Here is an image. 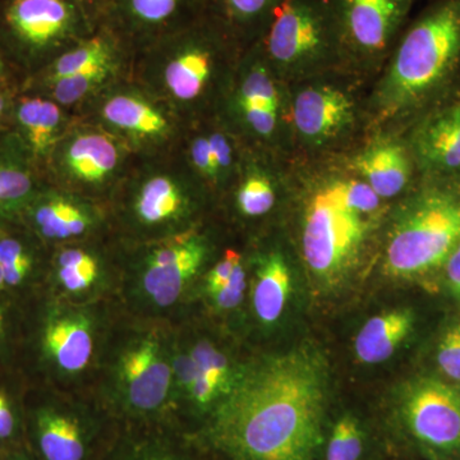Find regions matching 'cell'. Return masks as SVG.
<instances>
[{
    "mask_svg": "<svg viewBox=\"0 0 460 460\" xmlns=\"http://www.w3.org/2000/svg\"><path fill=\"white\" fill-rule=\"evenodd\" d=\"M460 242V183L425 180L390 206L378 256L381 270L410 280L444 269Z\"/></svg>",
    "mask_w": 460,
    "mask_h": 460,
    "instance_id": "8992f818",
    "label": "cell"
},
{
    "mask_svg": "<svg viewBox=\"0 0 460 460\" xmlns=\"http://www.w3.org/2000/svg\"><path fill=\"white\" fill-rule=\"evenodd\" d=\"M39 444L47 460H83L84 443L77 422L54 411L38 417Z\"/></svg>",
    "mask_w": 460,
    "mask_h": 460,
    "instance_id": "4dcf8cb0",
    "label": "cell"
},
{
    "mask_svg": "<svg viewBox=\"0 0 460 460\" xmlns=\"http://www.w3.org/2000/svg\"><path fill=\"white\" fill-rule=\"evenodd\" d=\"M363 450V438L357 420L345 416L332 429L326 460H358Z\"/></svg>",
    "mask_w": 460,
    "mask_h": 460,
    "instance_id": "836d02e7",
    "label": "cell"
},
{
    "mask_svg": "<svg viewBox=\"0 0 460 460\" xmlns=\"http://www.w3.org/2000/svg\"><path fill=\"white\" fill-rule=\"evenodd\" d=\"M372 84L341 68L288 84L290 156H343L362 144L371 132Z\"/></svg>",
    "mask_w": 460,
    "mask_h": 460,
    "instance_id": "52a82bcc",
    "label": "cell"
},
{
    "mask_svg": "<svg viewBox=\"0 0 460 460\" xmlns=\"http://www.w3.org/2000/svg\"><path fill=\"white\" fill-rule=\"evenodd\" d=\"M247 147L217 113L187 123L177 153L215 210L237 177Z\"/></svg>",
    "mask_w": 460,
    "mask_h": 460,
    "instance_id": "2e32d148",
    "label": "cell"
},
{
    "mask_svg": "<svg viewBox=\"0 0 460 460\" xmlns=\"http://www.w3.org/2000/svg\"><path fill=\"white\" fill-rule=\"evenodd\" d=\"M445 278H447V286L450 292L458 299L460 304V242L452 255L447 259L444 266Z\"/></svg>",
    "mask_w": 460,
    "mask_h": 460,
    "instance_id": "f35d334b",
    "label": "cell"
},
{
    "mask_svg": "<svg viewBox=\"0 0 460 460\" xmlns=\"http://www.w3.org/2000/svg\"><path fill=\"white\" fill-rule=\"evenodd\" d=\"M119 378L127 404L132 410L151 413L164 405L172 370L159 343L154 339H144L124 352Z\"/></svg>",
    "mask_w": 460,
    "mask_h": 460,
    "instance_id": "603a6c76",
    "label": "cell"
},
{
    "mask_svg": "<svg viewBox=\"0 0 460 460\" xmlns=\"http://www.w3.org/2000/svg\"><path fill=\"white\" fill-rule=\"evenodd\" d=\"M190 354L199 366V371L219 386L223 398L228 394L235 376H233L230 371L226 357L208 341H199L192 348Z\"/></svg>",
    "mask_w": 460,
    "mask_h": 460,
    "instance_id": "d6a6232c",
    "label": "cell"
},
{
    "mask_svg": "<svg viewBox=\"0 0 460 460\" xmlns=\"http://www.w3.org/2000/svg\"><path fill=\"white\" fill-rule=\"evenodd\" d=\"M109 228L122 243L169 237L204 222L215 211L177 151L137 156L107 204Z\"/></svg>",
    "mask_w": 460,
    "mask_h": 460,
    "instance_id": "5b68a950",
    "label": "cell"
},
{
    "mask_svg": "<svg viewBox=\"0 0 460 460\" xmlns=\"http://www.w3.org/2000/svg\"><path fill=\"white\" fill-rule=\"evenodd\" d=\"M289 187L290 156L247 147L237 177L219 208L242 226H255L287 210Z\"/></svg>",
    "mask_w": 460,
    "mask_h": 460,
    "instance_id": "9a60e30c",
    "label": "cell"
},
{
    "mask_svg": "<svg viewBox=\"0 0 460 460\" xmlns=\"http://www.w3.org/2000/svg\"><path fill=\"white\" fill-rule=\"evenodd\" d=\"M172 377L177 378L181 389L190 395L199 376V368L190 353H180L172 359Z\"/></svg>",
    "mask_w": 460,
    "mask_h": 460,
    "instance_id": "74e56055",
    "label": "cell"
},
{
    "mask_svg": "<svg viewBox=\"0 0 460 460\" xmlns=\"http://www.w3.org/2000/svg\"><path fill=\"white\" fill-rule=\"evenodd\" d=\"M208 219L169 237L122 243L135 263L141 286L154 304L168 307L210 262L219 248V233Z\"/></svg>",
    "mask_w": 460,
    "mask_h": 460,
    "instance_id": "4fadbf2b",
    "label": "cell"
},
{
    "mask_svg": "<svg viewBox=\"0 0 460 460\" xmlns=\"http://www.w3.org/2000/svg\"><path fill=\"white\" fill-rule=\"evenodd\" d=\"M438 363L445 376L460 383V323L445 332L438 349Z\"/></svg>",
    "mask_w": 460,
    "mask_h": 460,
    "instance_id": "e575fe53",
    "label": "cell"
},
{
    "mask_svg": "<svg viewBox=\"0 0 460 460\" xmlns=\"http://www.w3.org/2000/svg\"><path fill=\"white\" fill-rule=\"evenodd\" d=\"M45 345L62 370L80 372L89 365L93 339L89 321L81 314H68L51 321L45 332Z\"/></svg>",
    "mask_w": 460,
    "mask_h": 460,
    "instance_id": "f1b7e54d",
    "label": "cell"
},
{
    "mask_svg": "<svg viewBox=\"0 0 460 460\" xmlns=\"http://www.w3.org/2000/svg\"><path fill=\"white\" fill-rule=\"evenodd\" d=\"M31 242L7 229L5 220L0 222V265L4 283L18 286L29 277L35 263Z\"/></svg>",
    "mask_w": 460,
    "mask_h": 460,
    "instance_id": "1f68e13d",
    "label": "cell"
},
{
    "mask_svg": "<svg viewBox=\"0 0 460 460\" xmlns=\"http://www.w3.org/2000/svg\"><path fill=\"white\" fill-rule=\"evenodd\" d=\"M416 0H328L345 66L375 81L407 26Z\"/></svg>",
    "mask_w": 460,
    "mask_h": 460,
    "instance_id": "5bb4252c",
    "label": "cell"
},
{
    "mask_svg": "<svg viewBox=\"0 0 460 460\" xmlns=\"http://www.w3.org/2000/svg\"><path fill=\"white\" fill-rule=\"evenodd\" d=\"M4 275H3V269H2V265H0V288H2L3 286H4Z\"/></svg>",
    "mask_w": 460,
    "mask_h": 460,
    "instance_id": "ee69618b",
    "label": "cell"
},
{
    "mask_svg": "<svg viewBox=\"0 0 460 460\" xmlns=\"http://www.w3.org/2000/svg\"><path fill=\"white\" fill-rule=\"evenodd\" d=\"M0 66H7L4 65V62H3L2 57H0Z\"/></svg>",
    "mask_w": 460,
    "mask_h": 460,
    "instance_id": "bcb514c9",
    "label": "cell"
},
{
    "mask_svg": "<svg viewBox=\"0 0 460 460\" xmlns=\"http://www.w3.org/2000/svg\"><path fill=\"white\" fill-rule=\"evenodd\" d=\"M345 160L386 204L404 198L420 180L404 133H370Z\"/></svg>",
    "mask_w": 460,
    "mask_h": 460,
    "instance_id": "ffe728a7",
    "label": "cell"
},
{
    "mask_svg": "<svg viewBox=\"0 0 460 460\" xmlns=\"http://www.w3.org/2000/svg\"><path fill=\"white\" fill-rule=\"evenodd\" d=\"M410 310H394L377 314L363 325L354 341L359 362L376 365L389 359L413 328Z\"/></svg>",
    "mask_w": 460,
    "mask_h": 460,
    "instance_id": "83f0119b",
    "label": "cell"
},
{
    "mask_svg": "<svg viewBox=\"0 0 460 460\" xmlns=\"http://www.w3.org/2000/svg\"><path fill=\"white\" fill-rule=\"evenodd\" d=\"M328 393V367L317 350L265 357L234 377L215 411L211 441L232 460H314Z\"/></svg>",
    "mask_w": 460,
    "mask_h": 460,
    "instance_id": "6da1fadb",
    "label": "cell"
},
{
    "mask_svg": "<svg viewBox=\"0 0 460 460\" xmlns=\"http://www.w3.org/2000/svg\"><path fill=\"white\" fill-rule=\"evenodd\" d=\"M47 246L96 237L109 229L107 206L45 184L18 217Z\"/></svg>",
    "mask_w": 460,
    "mask_h": 460,
    "instance_id": "ac0fdd59",
    "label": "cell"
},
{
    "mask_svg": "<svg viewBox=\"0 0 460 460\" xmlns=\"http://www.w3.org/2000/svg\"><path fill=\"white\" fill-rule=\"evenodd\" d=\"M244 259V252L234 247H226L222 251V256L215 261L213 268L206 274V289L208 295H214L217 290L226 286L235 266Z\"/></svg>",
    "mask_w": 460,
    "mask_h": 460,
    "instance_id": "d590c367",
    "label": "cell"
},
{
    "mask_svg": "<svg viewBox=\"0 0 460 460\" xmlns=\"http://www.w3.org/2000/svg\"><path fill=\"white\" fill-rule=\"evenodd\" d=\"M460 75V0H436L402 30L368 95L370 133H404L453 98Z\"/></svg>",
    "mask_w": 460,
    "mask_h": 460,
    "instance_id": "3957f363",
    "label": "cell"
},
{
    "mask_svg": "<svg viewBox=\"0 0 460 460\" xmlns=\"http://www.w3.org/2000/svg\"><path fill=\"white\" fill-rule=\"evenodd\" d=\"M136 157L131 148L111 133L75 118L51 154L45 181L107 206Z\"/></svg>",
    "mask_w": 460,
    "mask_h": 460,
    "instance_id": "7c38bea8",
    "label": "cell"
},
{
    "mask_svg": "<svg viewBox=\"0 0 460 460\" xmlns=\"http://www.w3.org/2000/svg\"><path fill=\"white\" fill-rule=\"evenodd\" d=\"M47 184L11 133H0V222L18 219Z\"/></svg>",
    "mask_w": 460,
    "mask_h": 460,
    "instance_id": "484cf974",
    "label": "cell"
},
{
    "mask_svg": "<svg viewBox=\"0 0 460 460\" xmlns=\"http://www.w3.org/2000/svg\"><path fill=\"white\" fill-rule=\"evenodd\" d=\"M137 460H175L172 456H163V454H153V456H142Z\"/></svg>",
    "mask_w": 460,
    "mask_h": 460,
    "instance_id": "b9f144b4",
    "label": "cell"
},
{
    "mask_svg": "<svg viewBox=\"0 0 460 460\" xmlns=\"http://www.w3.org/2000/svg\"><path fill=\"white\" fill-rule=\"evenodd\" d=\"M283 0H204V14L228 33L242 50L261 38Z\"/></svg>",
    "mask_w": 460,
    "mask_h": 460,
    "instance_id": "4316f807",
    "label": "cell"
},
{
    "mask_svg": "<svg viewBox=\"0 0 460 460\" xmlns=\"http://www.w3.org/2000/svg\"><path fill=\"white\" fill-rule=\"evenodd\" d=\"M256 42L271 71L287 84L348 69L328 0H283Z\"/></svg>",
    "mask_w": 460,
    "mask_h": 460,
    "instance_id": "9c48e42d",
    "label": "cell"
},
{
    "mask_svg": "<svg viewBox=\"0 0 460 460\" xmlns=\"http://www.w3.org/2000/svg\"><path fill=\"white\" fill-rule=\"evenodd\" d=\"M99 25L84 0H0V57L23 86Z\"/></svg>",
    "mask_w": 460,
    "mask_h": 460,
    "instance_id": "ba28073f",
    "label": "cell"
},
{
    "mask_svg": "<svg viewBox=\"0 0 460 460\" xmlns=\"http://www.w3.org/2000/svg\"><path fill=\"white\" fill-rule=\"evenodd\" d=\"M14 419L7 399L0 396V438H9L13 432Z\"/></svg>",
    "mask_w": 460,
    "mask_h": 460,
    "instance_id": "60d3db41",
    "label": "cell"
},
{
    "mask_svg": "<svg viewBox=\"0 0 460 460\" xmlns=\"http://www.w3.org/2000/svg\"><path fill=\"white\" fill-rule=\"evenodd\" d=\"M250 252L253 268V310L263 323L280 319L292 289V263L289 252L279 239L260 242Z\"/></svg>",
    "mask_w": 460,
    "mask_h": 460,
    "instance_id": "cb8c5ba5",
    "label": "cell"
},
{
    "mask_svg": "<svg viewBox=\"0 0 460 460\" xmlns=\"http://www.w3.org/2000/svg\"><path fill=\"white\" fill-rule=\"evenodd\" d=\"M131 48L104 23L84 40L57 57L49 66L23 84L21 90H39L63 78L84 74L93 66L132 60Z\"/></svg>",
    "mask_w": 460,
    "mask_h": 460,
    "instance_id": "d4e9b609",
    "label": "cell"
},
{
    "mask_svg": "<svg viewBox=\"0 0 460 460\" xmlns=\"http://www.w3.org/2000/svg\"><path fill=\"white\" fill-rule=\"evenodd\" d=\"M75 120L71 111L48 96L20 90L12 105L8 132L16 138L45 180L51 154Z\"/></svg>",
    "mask_w": 460,
    "mask_h": 460,
    "instance_id": "7402d4cb",
    "label": "cell"
},
{
    "mask_svg": "<svg viewBox=\"0 0 460 460\" xmlns=\"http://www.w3.org/2000/svg\"><path fill=\"white\" fill-rule=\"evenodd\" d=\"M20 90L17 87H0V133L8 129L12 105Z\"/></svg>",
    "mask_w": 460,
    "mask_h": 460,
    "instance_id": "ab89813d",
    "label": "cell"
},
{
    "mask_svg": "<svg viewBox=\"0 0 460 460\" xmlns=\"http://www.w3.org/2000/svg\"><path fill=\"white\" fill-rule=\"evenodd\" d=\"M100 22L137 53L204 14V0H102Z\"/></svg>",
    "mask_w": 460,
    "mask_h": 460,
    "instance_id": "d6986e66",
    "label": "cell"
},
{
    "mask_svg": "<svg viewBox=\"0 0 460 460\" xmlns=\"http://www.w3.org/2000/svg\"><path fill=\"white\" fill-rule=\"evenodd\" d=\"M2 321H3V313H2V308H0V329H2Z\"/></svg>",
    "mask_w": 460,
    "mask_h": 460,
    "instance_id": "f6af8a7d",
    "label": "cell"
},
{
    "mask_svg": "<svg viewBox=\"0 0 460 460\" xmlns=\"http://www.w3.org/2000/svg\"><path fill=\"white\" fill-rule=\"evenodd\" d=\"M390 206L354 174L345 155L290 156L292 243L321 283L343 280L380 247Z\"/></svg>",
    "mask_w": 460,
    "mask_h": 460,
    "instance_id": "7a4b0ae2",
    "label": "cell"
},
{
    "mask_svg": "<svg viewBox=\"0 0 460 460\" xmlns=\"http://www.w3.org/2000/svg\"><path fill=\"white\" fill-rule=\"evenodd\" d=\"M244 289H246V268H244V259L235 266L232 277L226 286L217 290L214 295H210L215 307L219 310H232L237 307L243 299Z\"/></svg>",
    "mask_w": 460,
    "mask_h": 460,
    "instance_id": "8d00e7d4",
    "label": "cell"
},
{
    "mask_svg": "<svg viewBox=\"0 0 460 460\" xmlns=\"http://www.w3.org/2000/svg\"><path fill=\"white\" fill-rule=\"evenodd\" d=\"M242 54L237 42L202 14L133 54L128 77L190 123L219 111Z\"/></svg>",
    "mask_w": 460,
    "mask_h": 460,
    "instance_id": "277c9868",
    "label": "cell"
},
{
    "mask_svg": "<svg viewBox=\"0 0 460 460\" xmlns=\"http://www.w3.org/2000/svg\"><path fill=\"white\" fill-rule=\"evenodd\" d=\"M217 114L248 147L290 156L288 84L271 71L257 42L242 54Z\"/></svg>",
    "mask_w": 460,
    "mask_h": 460,
    "instance_id": "8fae6325",
    "label": "cell"
},
{
    "mask_svg": "<svg viewBox=\"0 0 460 460\" xmlns=\"http://www.w3.org/2000/svg\"><path fill=\"white\" fill-rule=\"evenodd\" d=\"M74 114L111 133L137 156L175 153L187 126L168 104L128 75L100 91Z\"/></svg>",
    "mask_w": 460,
    "mask_h": 460,
    "instance_id": "30bf717a",
    "label": "cell"
},
{
    "mask_svg": "<svg viewBox=\"0 0 460 460\" xmlns=\"http://www.w3.org/2000/svg\"><path fill=\"white\" fill-rule=\"evenodd\" d=\"M0 396H2V394H0Z\"/></svg>",
    "mask_w": 460,
    "mask_h": 460,
    "instance_id": "7dc6e473",
    "label": "cell"
},
{
    "mask_svg": "<svg viewBox=\"0 0 460 460\" xmlns=\"http://www.w3.org/2000/svg\"><path fill=\"white\" fill-rule=\"evenodd\" d=\"M402 425L434 452L460 454V389L435 377H419L402 389Z\"/></svg>",
    "mask_w": 460,
    "mask_h": 460,
    "instance_id": "e0dca14e",
    "label": "cell"
},
{
    "mask_svg": "<svg viewBox=\"0 0 460 460\" xmlns=\"http://www.w3.org/2000/svg\"><path fill=\"white\" fill-rule=\"evenodd\" d=\"M84 3H87V4L93 5V8L98 9L100 8V5H102V0H84Z\"/></svg>",
    "mask_w": 460,
    "mask_h": 460,
    "instance_id": "7bdbcfd3",
    "label": "cell"
},
{
    "mask_svg": "<svg viewBox=\"0 0 460 460\" xmlns=\"http://www.w3.org/2000/svg\"><path fill=\"white\" fill-rule=\"evenodd\" d=\"M95 239L54 247L57 278L68 292H84L99 279L102 260L98 248L93 246Z\"/></svg>",
    "mask_w": 460,
    "mask_h": 460,
    "instance_id": "f546056e",
    "label": "cell"
},
{
    "mask_svg": "<svg viewBox=\"0 0 460 460\" xmlns=\"http://www.w3.org/2000/svg\"><path fill=\"white\" fill-rule=\"evenodd\" d=\"M404 136L420 178L460 183V98L432 109Z\"/></svg>",
    "mask_w": 460,
    "mask_h": 460,
    "instance_id": "44dd1931",
    "label": "cell"
}]
</instances>
